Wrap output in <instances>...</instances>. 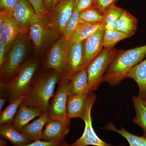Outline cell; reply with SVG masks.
I'll list each match as a JSON object with an SVG mask.
<instances>
[{
    "mask_svg": "<svg viewBox=\"0 0 146 146\" xmlns=\"http://www.w3.org/2000/svg\"><path fill=\"white\" fill-rule=\"evenodd\" d=\"M48 70L35 78L21 104L36 107L44 113L48 112L50 101L54 95L56 84L60 80L57 73Z\"/></svg>",
    "mask_w": 146,
    "mask_h": 146,
    "instance_id": "cell-1",
    "label": "cell"
},
{
    "mask_svg": "<svg viewBox=\"0 0 146 146\" xmlns=\"http://www.w3.org/2000/svg\"><path fill=\"white\" fill-rule=\"evenodd\" d=\"M146 56V44L131 49L119 51L103 78L102 82L115 86L126 78L133 67Z\"/></svg>",
    "mask_w": 146,
    "mask_h": 146,
    "instance_id": "cell-2",
    "label": "cell"
},
{
    "mask_svg": "<svg viewBox=\"0 0 146 146\" xmlns=\"http://www.w3.org/2000/svg\"><path fill=\"white\" fill-rule=\"evenodd\" d=\"M38 68L36 60L25 63L11 80L7 83H0L1 97H5L9 102L18 97L26 96L35 80Z\"/></svg>",
    "mask_w": 146,
    "mask_h": 146,
    "instance_id": "cell-3",
    "label": "cell"
},
{
    "mask_svg": "<svg viewBox=\"0 0 146 146\" xmlns=\"http://www.w3.org/2000/svg\"><path fill=\"white\" fill-rule=\"evenodd\" d=\"M26 33H21L13 43L0 70L1 83H5L16 75L22 68L25 58L28 42Z\"/></svg>",
    "mask_w": 146,
    "mask_h": 146,
    "instance_id": "cell-4",
    "label": "cell"
},
{
    "mask_svg": "<svg viewBox=\"0 0 146 146\" xmlns=\"http://www.w3.org/2000/svg\"><path fill=\"white\" fill-rule=\"evenodd\" d=\"M119 51L115 47L104 48L100 53L87 66L89 94L96 90L102 82L104 76Z\"/></svg>",
    "mask_w": 146,
    "mask_h": 146,
    "instance_id": "cell-5",
    "label": "cell"
},
{
    "mask_svg": "<svg viewBox=\"0 0 146 146\" xmlns=\"http://www.w3.org/2000/svg\"><path fill=\"white\" fill-rule=\"evenodd\" d=\"M68 42L63 36L60 37L51 46L45 60V69L56 72L60 80L67 77Z\"/></svg>",
    "mask_w": 146,
    "mask_h": 146,
    "instance_id": "cell-6",
    "label": "cell"
},
{
    "mask_svg": "<svg viewBox=\"0 0 146 146\" xmlns=\"http://www.w3.org/2000/svg\"><path fill=\"white\" fill-rule=\"evenodd\" d=\"M70 82L69 79L60 80L57 89L50 101L47 112L50 119L58 120L69 126L70 120L68 117L67 107Z\"/></svg>",
    "mask_w": 146,
    "mask_h": 146,
    "instance_id": "cell-7",
    "label": "cell"
},
{
    "mask_svg": "<svg viewBox=\"0 0 146 146\" xmlns=\"http://www.w3.org/2000/svg\"><path fill=\"white\" fill-rule=\"evenodd\" d=\"M29 31L37 54L42 53L49 45H51L61 37L56 31L49 26L45 16L33 24Z\"/></svg>",
    "mask_w": 146,
    "mask_h": 146,
    "instance_id": "cell-8",
    "label": "cell"
},
{
    "mask_svg": "<svg viewBox=\"0 0 146 146\" xmlns=\"http://www.w3.org/2000/svg\"><path fill=\"white\" fill-rule=\"evenodd\" d=\"M76 0H60L57 5L45 16L46 21L62 36L65 27L76 6Z\"/></svg>",
    "mask_w": 146,
    "mask_h": 146,
    "instance_id": "cell-9",
    "label": "cell"
},
{
    "mask_svg": "<svg viewBox=\"0 0 146 146\" xmlns=\"http://www.w3.org/2000/svg\"><path fill=\"white\" fill-rule=\"evenodd\" d=\"M96 100L95 94H89L87 99L86 113L82 120L84 122V129L83 134L72 146H112L102 140L95 132L91 117V110Z\"/></svg>",
    "mask_w": 146,
    "mask_h": 146,
    "instance_id": "cell-10",
    "label": "cell"
},
{
    "mask_svg": "<svg viewBox=\"0 0 146 146\" xmlns=\"http://www.w3.org/2000/svg\"><path fill=\"white\" fill-rule=\"evenodd\" d=\"M11 16L22 33H27L33 24L44 17L36 13L27 0H19L13 9Z\"/></svg>",
    "mask_w": 146,
    "mask_h": 146,
    "instance_id": "cell-11",
    "label": "cell"
},
{
    "mask_svg": "<svg viewBox=\"0 0 146 146\" xmlns=\"http://www.w3.org/2000/svg\"><path fill=\"white\" fill-rule=\"evenodd\" d=\"M21 33V30L11 14L1 11L0 39L6 44L8 54L15 40Z\"/></svg>",
    "mask_w": 146,
    "mask_h": 146,
    "instance_id": "cell-12",
    "label": "cell"
},
{
    "mask_svg": "<svg viewBox=\"0 0 146 146\" xmlns=\"http://www.w3.org/2000/svg\"><path fill=\"white\" fill-rule=\"evenodd\" d=\"M105 30L102 27L93 35L83 42L84 66L89 64L100 53L104 48L103 39Z\"/></svg>",
    "mask_w": 146,
    "mask_h": 146,
    "instance_id": "cell-13",
    "label": "cell"
},
{
    "mask_svg": "<svg viewBox=\"0 0 146 146\" xmlns=\"http://www.w3.org/2000/svg\"><path fill=\"white\" fill-rule=\"evenodd\" d=\"M68 70L66 78L73 76L84 68L83 42L70 43L68 45Z\"/></svg>",
    "mask_w": 146,
    "mask_h": 146,
    "instance_id": "cell-14",
    "label": "cell"
},
{
    "mask_svg": "<svg viewBox=\"0 0 146 146\" xmlns=\"http://www.w3.org/2000/svg\"><path fill=\"white\" fill-rule=\"evenodd\" d=\"M69 132L70 126L58 120L50 119L45 125L42 140L63 143Z\"/></svg>",
    "mask_w": 146,
    "mask_h": 146,
    "instance_id": "cell-15",
    "label": "cell"
},
{
    "mask_svg": "<svg viewBox=\"0 0 146 146\" xmlns=\"http://www.w3.org/2000/svg\"><path fill=\"white\" fill-rule=\"evenodd\" d=\"M89 94L70 95L67 102V114L69 119L79 118L83 119L86 113L87 99Z\"/></svg>",
    "mask_w": 146,
    "mask_h": 146,
    "instance_id": "cell-16",
    "label": "cell"
},
{
    "mask_svg": "<svg viewBox=\"0 0 146 146\" xmlns=\"http://www.w3.org/2000/svg\"><path fill=\"white\" fill-rule=\"evenodd\" d=\"M43 113L44 112L42 110L36 107L21 104L11 125L20 131L33 120L38 117Z\"/></svg>",
    "mask_w": 146,
    "mask_h": 146,
    "instance_id": "cell-17",
    "label": "cell"
},
{
    "mask_svg": "<svg viewBox=\"0 0 146 146\" xmlns=\"http://www.w3.org/2000/svg\"><path fill=\"white\" fill-rule=\"evenodd\" d=\"M50 119L47 112L43 113L36 119L24 127L20 131L31 142L42 140L43 139L44 127Z\"/></svg>",
    "mask_w": 146,
    "mask_h": 146,
    "instance_id": "cell-18",
    "label": "cell"
},
{
    "mask_svg": "<svg viewBox=\"0 0 146 146\" xmlns=\"http://www.w3.org/2000/svg\"><path fill=\"white\" fill-rule=\"evenodd\" d=\"M126 78L136 82L139 89L138 96L145 100L146 98V58L133 67L128 73Z\"/></svg>",
    "mask_w": 146,
    "mask_h": 146,
    "instance_id": "cell-19",
    "label": "cell"
},
{
    "mask_svg": "<svg viewBox=\"0 0 146 146\" xmlns=\"http://www.w3.org/2000/svg\"><path fill=\"white\" fill-rule=\"evenodd\" d=\"M69 94L76 95L88 93V76L86 68H84L76 73L70 80Z\"/></svg>",
    "mask_w": 146,
    "mask_h": 146,
    "instance_id": "cell-20",
    "label": "cell"
},
{
    "mask_svg": "<svg viewBox=\"0 0 146 146\" xmlns=\"http://www.w3.org/2000/svg\"><path fill=\"white\" fill-rule=\"evenodd\" d=\"M1 138L10 142L13 146H21L31 143L23 133L13 127L11 124L0 125Z\"/></svg>",
    "mask_w": 146,
    "mask_h": 146,
    "instance_id": "cell-21",
    "label": "cell"
},
{
    "mask_svg": "<svg viewBox=\"0 0 146 146\" xmlns=\"http://www.w3.org/2000/svg\"><path fill=\"white\" fill-rule=\"evenodd\" d=\"M103 26V22L80 24L69 43L83 42Z\"/></svg>",
    "mask_w": 146,
    "mask_h": 146,
    "instance_id": "cell-22",
    "label": "cell"
},
{
    "mask_svg": "<svg viewBox=\"0 0 146 146\" xmlns=\"http://www.w3.org/2000/svg\"><path fill=\"white\" fill-rule=\"evenodd\" d=\"M137 25V18L127 11L123 10L117 23L116 29L131 37L136 33Z\"/></svg>",
    "mask_w": 146,
    "mask_h": 146,
    "instance_id": "cell-23",
    "label": "cell"
},
{
    "mask_svg": "<svg viewBox=\"0 0 146 146\" xmlns=\"http://www.w3.org/2000/svg\"><path fill=\"white\" fill-rule=\"evenodd\" d=\"M26 96H21L9 102V104L2 110L0 114V125L12 124L19 106Z\"/></svg>",
    "mask_w": 146,
    "mask_h": 146,
    "instance_id": "cell-24",
    "label": "cell"
},
{
    "mask_svg": "<svg viewBox=\"0 0 146 146\" xmlns=\"http://www.w3.org/2000/svg\"><path fill=\"white\" fill-rule=\"evenodd\" d=\"M132 102L136 112V115L133 121L143 129L144 136L146 138V103L144 100L138 96L132 97Z\"/></svg>",
    "mask_w": 146,
    "mask_h": 146,
    "instance_id": "cell-25",
    "label": "cell"
},
{
    "mask_svg": "<svg viewBox=\"0 0 146 146\" xmlns=\"http://www.w3.org/2000/svg\"><path fill=\"white\" fill-rule=\"evenodd\" d=\"M123 9L112 5L104 12L103 27L105 30H116L117 23Z\"/></svg>",
    "mask_w": 146,
    "mask_h": 146,
    "instance_id": "cell-26",
    "label": "cell"
},
{
    "mask_svg": "<svg viewBox=\"0 0 146 146\" xmlns=\"http://www.w3.org/2000/svg\"><path fill=\"white\" fill-rule=\"evenodd\" d=\"M105 129L119 133L125 138L129 144V146H146V138L145 136H138L128 132L124 128L118 129L112 123H110Z\"/></svg>",
    "mask_w": 146,
    "mask_h": 146,
    "instance_id": "cell-27",
    "label": "cell"
},
{
    "mask_svg": "<svg viewBox=\"0 0 146 146\" xmlns=\"http://www.w3.org/2000/svg\"><path fill=\"white\" fill-rule=\"evenodd\" d=\"M104 13L93 6L79 13V23H93L103 22Z\"/></svg>",
    "mask_w": 146,
    "mask_h": 146,
    "instance_id": "cell-28",
    "label": "cell"
},
{
    "mask_svg": "<svg viewBox=\"0 0 146 146\" xmlns=\"http://www.w3.org/2000/svg\"><path fill=\"white\" fill-rule=\"evenodd\" d=\"M129 37L127 35L117 30H105L103 39L104 48L114 47L118 42Z\"/></svg>",
    "mask_w": 146,
    "mask_h": 146,
    "instance_id": "cell-29",
    "label": "cell"
},
{
    "mask_svg": "<svg viewBox=\"0 0 146 146\" xmlns=\"http://www.w3.org/2000/svg\"><path fill=\"white\" fill-rule=\"evenodd\" d=\"M79 13L78 11L77 10L75 6L74 12L65 27L62 36L68 42L70 40L76 29L80 24L79 21Z\"/></svg>",
    "mask_w": 146,
    "mask_h": 146,
    "instance_id": "cell-30",
    "label": "cell"
},
{
    "mask_svg": "<svg viewBox=\"0 0 146 146\" xmlns=\"http://www.w3.org/2000/svg\"><path fill=\"white\" fill-rule=\"evenodd\" d=\"M19 0H0L1 11L11 14L13 9Z\"/></svg>",
    "mask_w": 146,
    "mask_h": 146,
    "instance_id": "cell-31",
    "label": "cell"
},
{
    "mask_svg": "<svg viewBox=\"0 0 146 146\" xmlns=\"http://www.w3.org/2000/svg\"><path fill=\"white\" fill-rule=\"evenodd\" d=\"M27 1L37 14L42 16H46V13L43 5V0H27Z\"/></svg>",
    "mask_w": 146,
    "mask_h": 146,
    "instance_id": "cell-32",
    "label": "cell"
},
{
    "mask_svg": "<svg viewBox=\"0 0 146 146\" xmlns=\"http://www.w3.org/2000/svg\"><path fill=\"white\" fill-rule=\"evenodd\" d=\"M116 1L117 0H94V6L104 13L110 6L114 5Z\"/></svg>",
    "mask_w": 146,
    "mask_h": 146,
    "instance_id": "cell-33",
    "label": "cell"
},
{
    "mask_svg": "<svg viewBox=\"0 0 146 146\" xmlns=\"http://www.w3.org/2000/svg\"><path fill=\"white\" fill-rule=\"evenodd\" d=\"M94 6V0H76V7L79 12Z\"/></svg>",
    "mask_w": 146,
    "mask_h": 146,
    "instance_id": "cell-34",
    "label": "cell"
},
{
    "mask_svg": "<svg viewBox=\"0 0 146 146\" xmlns=\"http://www.w3.org/2000/svg\"><path fill=\"white\" fill-rule=\"evenodd\" d=\"M64 142L59 143V142L39 140V141H33L29 143L21 146H62Z\"/></svg>",
    "mask_w": 146,
    "mask_h": 146,
    "instance_id": "cell-35",
    "label": "cell"
},
{
    "mask_svg": "<svg viewBox=\"0 0 146 146\" xmlns=\"http://www.w3.org/2000/svg\"><path fill=\"white\" fill-rule=\"evenodd\" d=\"M7 54L6 44L3 40L0 39V67L5 61Z\"/></svg>",
    "mask_w": 146,
    "mask_h": 146,
    "instance_id": "cell-36",
    "label": "cell"
},
{
    "mask_svg": "<svg viewBox=\"0 0 146 146\" xmlns=\"http://www.w3.org/2000/svg\"><path fill=\"white\" fill-rule=\"evenodd\" d=\"M60 1V0H43V5L46 15Z\"/></svg>",
    "mask_w": 146,
    "mask_h": 146,
    "instance_id": "cell-37",
    "label": "cell"
},
{
    "mask_svg": "<svg viewBox=\"0 0 146 146\" xmlns=\"http://www.w3.org/2000/svg\"><path fill=\"white\" fill-rule=\"evenodd\" d=\"M6 101H7V100L5 97H1L0 98V111L1 112L2 110L3 107Z\"/></svg>",
    "mask_w": 146,
    "mask_h": 146,
    "instance_id": "cell-38",
    "label": "cell"
},
{
    "mask_svg": "<svg viewBox=\"0 0 146 146\" xmlns=\"http://www.w3.org/2000/svg\"><path fill=\"white\" fill-rule=\"evenodd\" d=\"M0 146H7V143L5 139L1 138L0 139Z\"/></svg>",
    "mask_w": 146,
    "mask_h": 146,
    "instance_id": "cell-39",
    "label": "cell"
},
{
    "mask_svg": "<svg viewBox=\"0 0 146 146\" xmlns=\"http://www.w3.org/2000/svg\"><path fill=\"white\" fill-rule=\"evenodd\" d=\"M62 146H72V145H69L68 143H66V142H64V143H63V145H62Z\"/></svg>",
    "mask_w": 146,
    "mask_h": 146,
    "instance_id": "cell-40",
    "label": "cell"
},
{
    "mask_svg": "<svg viewBox=\"0 0 146 146\" xmlns=\"http://www.w3.org/2000/svg\"><path fill=\"white\" fill-rule=\"evenodd\" d=\"M144 101H145V103L146 104V98H145V100H144Z\"/></svg>",
    "mask_w": 146,
    "mask_h": 146,
    "instance_id": "cell-41",
    "label": "cell"
},
{
    "mask_svg": "<svg viewBox=\"0 0 146 146\" xmlns=\"http://www.w3.org/2000/svg\"></svg>",
    "mask_w": 146,
    "mask_h": 146,
    "instance_id": "cell-42",
    "label": "cell"
}]
</instances>
